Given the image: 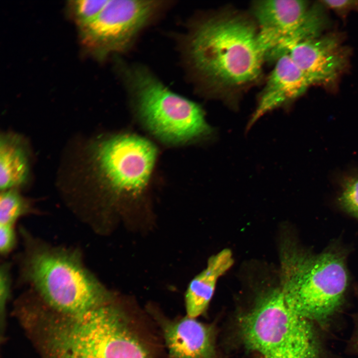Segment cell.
I'll return each instance as SVG.
<instances>
[{
    "label": "cell",
    "mask_w": 358,
    "mask_h": 358,
    "mask_svg": "<svg viewBox=\"0 0 358 358\" xmlns=\"http://www.w3.org/2000/svg\"><path fill=\"white\" fill-rule=\"evenodd\" d=\"M20 277L49 308L77 315L116 301L115 295L90 270L79 250L54 246L22 228Z\"/></svg>",
    "instance_id": "cell-1"
},
{
    "label": "cell",
    "mask_w": 358,
    "mask_h": 358,
    "mask_svg": "<svg viewBox=\"0 0 358 358\" xmlns=\"http://www.w3.org/2000/svg\"><path fill=\"white\" fill-rule=\"evenodd\" d=\"M81 165L86 219L102 201L112 204L133 200L146 191L158 155L155 145L139 135L122 133L104 136L86 146ZM88 217L86 221L91 212Z\"/></svg>",
    "instance_id": "cell-2"
},
{
    "label": "cell",
    "mask_w": 358,
    "mask_h": 358,
    "mask_svg": "<svg viewBox=\"0 0 358 358\" xmlns=\"http://www.w3.org/2000/svg\"><path fill=\"white\" fill-rule=\"evenodd\" d=\"M195 72L212 88L238 89L255 82L266 59L258 30L237 15H220L198 23L187 40Z\"/></svg>",
    "instance_id": "cell-3"
},
{
    "label": "cell",
    "mask_w": 358,
    "mask_h": 358,
    "mask_svg": "<svg viewBox=\"0 0 358 358\" xmlns=\"http://www.w3.org/2000/svg\"><path fill=\"white\" fill-rule=\"evenodd\" d=\"M280 259L279 288L288 306L311 322L326 321L341 303L347 287L342 257L331 251L308 254L285 242Z\"/></svg>",
    "instance_id": "cell-4"
},
{
    "label": "cell",
    "mask_w": 358,
    "mask_h": 358,
    "mask_svg": "<svg viewBox=\"0 0 358 358\" xmlns=\"http://www.w3.org/2000/svg\"><path fill=\"white\" fill-rule=\"evenodd\" d=\"M125 76L136 113L156 138L179 145L213 136L197 103L173 92L143 68H130Z\"/></svg>",
    "instance_id": "cell-5"
},
{
    "label": "cell",
    "mask_w": 358,
    "mask_h": 358,
    "mask_svg": "<svg viewBox=\"0 0 358 358\" xmlns=\"http://www.w3.org/2000/svg\"><path fill=\"white\" fill-rule=\"evenodd\" d=\"M310 322L290 309L280 288L272 289L239 317V334L247 349L263 358H319Z\"/></svg>",
    "instance_id": "cell-6"
},
{
    "label": "cell",
    "mask_w": 358,
    "mask_h": 358,
    "mask_svg": "<svg viewBox=\"0 0 358 358\" xmlns=\"http://www.w3.org/2000/svg\"><path fill=\"white\" fill-rule=\"evenodd\" d=\"M252 10L266 58L275 59L296 43L318 36L323 25L318 8L304 0H259Z\"/></svg>",
    "instance_id": "cell-7"
},
{
    "label": "cell",
    "mask_w": 358,
    "mask_h": 358,
    "mask_svg": "<svg viewBox=\"0 0 358 358\" xmlns=\"http://www.w3.org/2000/svg\"><path fill=\"white\" fill-rule=\"evenodd\" d=\"M162 5L155 0H108L95 19L80 30L82 42L99 58L124 51Z\"/></svg>",
    "instance_id": "cell-8"
},
{
    "label": "cell",
    "mask_w": 358,
    "mask_h": 358,
    "mask_svg": "<svg viewBox=\"0 0 358 358\" xmlns=\"http://www.w3.org/2000/svg\"><path fill=\"white\" fill-rule=\"evenodd\" d=\"M136 326L116 301L105 306L89 339L87 358H155Z\"/></svg>",
    "instance_id": "cell-9"
},
{
    "label": "cell",
    "mask_w": 358,
    "mask_h": 358,
    "mask_svg": "<svg viewBox=\"0 0 358 358\" xmlns=\"http://www.w3.org/2000/svg\"><path fill=\"white\" fill-rule=\"evenodd\" d=\"M170 358H215L213 326L186 316L170 319L154 313Z\"/></svg>",
    "instance_id": "cell-10"
},
{
    "label": "cell",
    "mask_w": 358,
    "mask_h": 358,
    "mask_svg": "<svg viewBox=\"0 0 358 358\" xmlns=\"http://www.w3.org/2000/svg\"><path fill=\"white\" fill-rule=\"evenodd\" d=\"M286 53L311 85L331 83L346 64L345 52L334 36L303 40L291 46Z\"/></svg>",
    "instance_id": "cell-11"
},
{
    "label": "cell",
    "mask_w": 358,
    "mask_h": 358,
    "mask_svg": "<svg viewBox=\"0 0 358 358\" xmlns=\"http://www.w3.org/2000/svg\"><path fill=\"white\" fill-rule=\"evenodd\" d=\"M275 61L248 128L266 113L289 104L311 85L288 53L282 54Z\"/></svg>",
    "instance_id": "cell-12"
},
{
    "label": "cell",
    "mask_w": 358,
    "mask_h": 358,
    "mask_svg": "<svg viewBox=\"0 0 358 358\" xmlns=\"http://www.w3.org/2000/svg\"><path fill=\"white\" fill-rule=\"evenodd\" d=\"M230 250L225 249L208 260L207 267L189 282L184 301L186 315L195 318L206 309L218 278L233 265Z\"/></svg>",
    "instance_id": "cell-13"
},
{
    "label": "cell",
    "mask_w": 358,
    "mask_h": 358,
    "mask_svg": "<svg viewBox=\"0 0 358 358\" xmlns=\"http://www.w3.org/2000/svg\"><path fill=\"white\" fill-rule=\"evenodd\" d=\"M28 148L18 135L4 133L0 139V187L1 191L26 184L30 177Z\"/></svg>",
    "instance_id": "cell-14"
},
{
    "label": "cell",
    "mask_w": 358,
    "mask_h": 358,
    "mask_svg": "<svg viewBox=\"0 0 358 358\" xmlns=\"http://www.w3.org/2000/svg\"><path fill=\"white\" fill-rule=\"evenodd\" d=\"M33 211L31 201L23 196L17 188L1 191L0 225H14L20 217Z\"/></svg>",
    "instance_id": "cell-15"
},
{
    "label": "cell",
    "mask_w": 358,
    "mask_h": 358,
    "mask_svg": "<svg viewBox=\"0 0 358 358\" xmlns=\"http://www.w3.org/2000/svg\"><path fill=\"white\" fill-rule=\"evenodd\" d=\"M107 1L108 0H79L72 2L73 14L80 30L95 19Z\"/></svg>",
    "instance_id": "cell-16"
},
{
    "label": "cell",
    "mask_w": 358,
    "mask_h": 358,
    "mask_svg": "<svg viewBox=\"0 0 358 358\" xmlns=\"http://www.w3.org/2000/svg\"><path fill=\"white\" fill-rule=\"evenodd\" d=\"M9 263L4 262L0 266V340L3 338L5 326L6 304L11 291V278Z\"/></svg>",
    "instance_id": "cell-17"
},
{
    "label": "cell",
    "mask_w": 358,
    "mask_h": 358,
    "mask_svg": "<svg viewBox=\"0 0 358 358\" xmlns=\"http://www.w3.org/2000/svg\"><path fill=\"white\" fill-rule=\"evenodd\" d=\"M339 201L344 209L358 217V177L346 180Z\"/></svg>",
    "instance_id": "cell-18"
},
{
    "label": "cell",
    "mask_w": 358,
    "mask_h": 358,
    "mask_svg": "<svg viewBox=\"0 0 358 358\" xmlns=\"http://www.w3.org/2000/svg\"><path fill=\"white\" fill-rule=\"evenodd\" d=\"M16 243V235L14 225H0V255H8L15 247Z\"/></svg>",
    "instance_id": "cell-19"
},
{
    "label": "cell",
    "mask_w": 358,
    "mask_h": 358,
    "mask_svg": "<svg viewBox=\"0 0 358 358\" xmlns=\"http://www.w3.org/2000/svg\"><path fill=\"white\" fill-rule=\"evenodd\" d=\"M321 2L326 7L342 15L346 14L353 9H358V0H325Z\"/></svg>",
    "instance_id": "cell-20"
}]
</instances>
